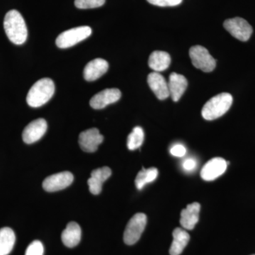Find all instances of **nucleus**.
<instances>
[{
    "label": "nucleus",
    "mask_w": 255,
    "mask_h": 255,
    "mask_svg": "<svg viewBox=\"0 0 255 255\" xmlns=\"http://www.w3.org/2000/svg\"><path fill=\"white\" fill-rule=\"evenodd\" d=\"M151 4L159 6H174L180 4L183 0H147Z\"/></svg>",
    "instance_id": "obj_26"
},
{
    "label": "nucleus",
    "mask_w": 255,
    "mask_h": 255,
    "mask_svg": "<svg viewBox=\"0 0 255 255\" xmlns=\"http://www.w3.org/2000/svg\"></svg>",
    "instance_id": "obj_29"
},
{
    "label": "nucleus",
    "mask_w": 255,
    "mask_h": 255,
    "mask_svg": "<svg viewBox=\"0 0 255 255\" xmlns=\"http://www.w3.org/2000/svg\"><path fill=\"white\" fill-rule=\"evenodd\" d=\"M105 1L106 0H75V5L78 9H93L102 6Z\"/></svg>",
    "instance_id": "obj_24"
},
{
    "label": "nucleus",
    "mask_w": 255,
    "mask_h": 255,
    "mask_svg": "<svg viewBox=\"0 0 255 255\" xmlns=\"http://www.w3.org/2000/svg\"><path fill=\"white\" fill-rule=\"evenodd\" d=\"M144 141V132L141 127H136L132 129L127 139V147L130 150H135L142 145Z\"/></svg>",
    "instance_id": "obj_23"
},
{
    "label": "nucleus",
    "mask_w": 255,
    "mask_h": 255,
    "mask_svg": "<svg viewBox=\"0 0 255 255\" xmlns=\"http://www.w3.org/2000/svg\"><path fill=\"white\" fill-rule=\"evenodd\" d=\"M201 205L197 202L187 205L186 209H183L181 212L180 224L184 229H194L196 223L199 222V212Z\"/></svg>",
    "instance_id": "obj_17"
},
{
    "label": "nucleus",
    "mask_w": 255,
    "mask_h": 255,
    "mask_svg": "<svg viewBox=\"0 0 255 255\" xmlns=\"http://www.w3.org/2000/svg\"><path fill=\"white\" fill-rule=\"evenodd\" d=\"M158 176V170L155 167L150 168H142L137 174L135 184L138 190H141L145 184L154 182Z\"/></svg>",
    "instance_id": "obj_22"
},
{
    "label": "nucleus",
    "mask_w": 255,
    "mask_h": 255,
    "mask_svg": "<svg viewBox=\"0 0 255 255\" xmlns=\"http://www.w3.org/2000/svg\"><path fill=\"white\" fill-rule=\"evenodd\" d=\"M170 64L171 57L167 52L156 50L151 53L149 58V67L156 73L167 70Z\"/></svg>",
    "instance_id": "obj_19"
},
{
    "label": "nucleus",
    "mask_w": 255,
    "mask_h": 255,
    "mask_svg": "<svg viewBox=\"0 0 255 255\" xmlns=\"http://www.w3.org/2000/svg\"><path fill=\"white\" fill-rule=\"evenodd\" d=\"M147 83L158 100H166L169 97L168 82L161 74L156 72L149 74Z\"/></svg>",
    "instance_id": "obj_13"
},
{
    "label": "nucleus",
    "mask_w": 255,
    "mask_h": 255,
    "mask_svg": "<svg viewBox=\"0 0 255 255\" xmlns=\"http://www.w3.org/2000/svg\"><path fill=\"white\" fill-rule=\"evenodd\" d=\"M147 224V216L142 213L134 215L128 223L124 233V241L128 246L135 244L141 237Z\"/></svg>",
    "instance_id": "obj_5"
},
{
    "label": "nucleus",
    "mask_w": 255,
    "mask_h": 255,
    "mask_svg": "<svg viewBox=\"0 0 255 255\" xmlns=\"http://www.w3.org/2000/svg\"><path fill=\"white\" fill-rule=\"evenodd\" d=\"M189 56L194 66L205 73H211L216 68V60L204 47L194 46L189 50Z\"/></svg>",
    "instance_id": "obj_6"
},
{
    "label": "nucleus",
    "mask_w": 255,
    "mask_h": 255,
    "mask_svg": "<svg viewBox=\"0 0 255 255\" xmlns=\"http://www.w3.org/2000/svg\"><path fill=\"white\" fill-rule=\"evenodd\" d=\"M173 241L169 249V254L171 255H179L184 251L187 246L190 236L187 231L180 228H177L174 230Z\"/></svg>",
    "instance_id": "obj_20"
},
{
    "label": "nucleus",
    "mask_w": 255,
    "mask_h": 255,
    "mask_svg": "<svg viewBox=\"0 0 255 255\" xmlns=\"http://www.w3.org/2000/svg\"><path fill=\"white\" fill-rule=\"evenodd\" d=\"M233 96L229 93H221L208 101L202 109L203 118L213 121L224 115L233 105Z\"/></svg>",
    "instance_id": "obj_3"
},
{
    "label": "nucleus",
    "mask_w": 255,
    "mask_h": 255,
    "mask_svg": "<svg viewBox=\"0 0 255 255\" xmlns=\"http://www.w3.org/2000/svg\"><path fill=\"white\" fill-rule=\"evenodd\" d=\"M4 28L9 41L14 44H23L27 39V26L23 16L16 10H11L5 15Z\"/></svg>",
    "instance_id": "obj_1"
},
{
    "label": "nucleus",
    "mask_w": 255,
    "mask_h": 255,
    "mask_svg": "<svg viewBox=\"0 0 255 255\" xmlns=\"http://www.w3.org/2000/svg\"><path fill=\"white\" fill-rule=\"evenodd\" d=\"M112 175V169L108 167H101L92 171L91 177L87 181L89 189L94 195H98L102 190V185Z\"/></svg>",
    "instance_id": "obj_14"
},
{
    "label": "nucleus",
    "mask_w": 255,
    "mask_h": 255,
    "mask_svg": "<svg viewBox=\"0 0 255 255\" xmlns=\"http://www.w3.org/2000/svg\"><path fill=\"white\" fill-rule=\"evenodd\" d=\"M81 236L80 226L77 223L70 222L62 233L61 239L65 246L73 248L80 243Z\"/></svg>",
    "instance_id": "obj_18"
},
{
    "label": "nucleus",
    "mask_w": 255,
    "mask_h": 255,
    "mask_svg": "<svg viewBox=\"0 0 255 255\" xmlns=\"http://www.w3.org/2000/svg\"><path fill=\"white\" fill-rule=\"evenodd\" d=\"M187 86V80L184 75L176 73L170 74L168 82L169 92V96L174 102H177L180 100Z\"/></svg>",
    "instance_id": "obj_16"
},
{
    "label": "nucleus",
    "mask_w": 255,
    "mask_h": 255,
    "mask_svg": "<svg viewBox=\"0 0 255 255\" xmlns=\"http://www.w3.org/2000/svg\"><path fill=\"white\" fill-rule=\"evenodd\" d=\"M73 174L70 172H62L52 174L46 178L43 182V188L48 192H54L69 187L73 182Z\"/></svg>",
    "instance_id": "obj_9"
},
{
    "label": "nucleus",
    "mask_w": 255,
    "mask_h": 255,
    "mask_svg": "<svg viewBox=\"0 0 255 255\" xmlns=\"http://www.w3.org/2000/svg\"><path fill=\"white\" fill-rule=\"evenodd\" d=\"M122 92L119 89H106L94 96L90 102V105L95 110H102L107 106L116 103L120 100Z\"/></svg>",
    "instance_id": "obj_11"
},
{
    "label": "nucleus",
    "mask_w": 255,
    "mask_h": 255,
    "mask_svg": "<svg viewBox=\"0 0 255 255\" xmlns=\"http://www.w3.org/2000/svg\"><path fill=\"white\" fill-rule=\"evenodd\" d=\"M47 122L45 119H38L26 126L22 133L25 143L31 144L38 141L44 135L47 130Z\"/></svg>",
    "instance_id": "obj_12"
},
{
    "label": "nucleus",
    "mask_w": 255,
    "mask_h": 255,
    "mask_svg": "<svg viewBox=\"0 0 255 255\" xmlns=\"http://www.w3.org/2000/svg\"><path fill=\"white\" fill-rule=\"evenodd\" d=\"M228 163L229 162L221 157H214L210 159L201 169V178L207 182L215 180L225 173Z\"/></svg>",
    "instance_id": "obj_8"
},
{
    "label": "nucleus",
    "mask_w": 255,
    "mask_h": 255,
    "mask_svg": "<svg viewBox=\"0 0 255 255\" xmlns=\"http://www.w3.org/2000/svg\"><path fill=\"white\" fill-rule=\"evenodd\" d=\"M55 93V84L50 78H42L37 81L28 92L26 102L33 108L44 105Z\"/></svg>",
    "instance_id": "obj_2"
},
{
    "label": "nucleus",
    "mask_w": 255,
    "mask_h": 255,
    "mask_svg": "<svg viewBox=\"0 0 255 255\" xmlns=\"http://www.w3.org/2000/svg\"><path fill=\"white\" fill-rule=\"evenodd\" d=\"M92 28L90 26H83L71 28L60 33L56 38L57 46L60 48H68L75 46L91 36Z\"/></svg>",
    "instance_id": "obj_4"
},
{
    "label": "nucleus",
    "mask_w": 255,
    "mask_h": 255,
    "mask_svg": "<svg viewBox=\"0 0 255 255\" xmlns=\"http://www.w3.org/2000/svg\"><path fill=\"white\" fill-rule=\"evenodd\" d=\"M223 26L234 38L241 41H248L253 33L251 25L244 18L236 17L226 20Z\"/></svg>",
    "instance_id": "obj_7"
},
{
    "label": "nucleus",
    "mask_w": 255,
    "mask_h": 255,
    "mask_svg": "<svg viewBox=\"0 0 255 255\" xmlns=\"http://www.w3.org/2000/svg\"><path fill=\"white\" fill-rule=\"evenodd\" d=\"M109 69V63L102 58L89 62L84 69V78L88 82L95 81L107 73Z\"/></svg>",
    "instance_id": "obj_15"
},
{
    "label": "nucleus",
    "mask_w": 255,
    "mask_h": 255,
    "mask_svg": "<svg viewBox=\"0 0 255 255\" xmlns=\"http://www.w3.org/2000/svg\"><path fill=\"white\" fill-rule=\"evenodd\" d=\"M183 169L186 171H192L196 168V161L193 158H187L183 162Z\"/></svg>",
    "instance_id": "obj_28"
},
{
    "label": "nucleus",
    "mask_w": 255,
    "mask_h": 255,
    "mask_svg": "<svg viewBox=\"0 0 255 255\" xmlns=\"http://www.w3.org/2000/svg\"><path fill=\"white\" fill-rule=\"evenodd\" d=\"M16 236L12 229L5 227L0 229V255H8L14 248Z\"/></svg>",
    "instance_id": "obj_21"
},
{
    "label": "nucleus",
    "mask_w": 255,
    "mask_h": 255,
    "mask_svg": "<svg viewBox=\"0 0 255 255\" xmlns=\"http://www.w3.org/2000/svg\"><path fill=\"white\" fill-rule=\"evenodd\" d=\"M104 137L97 128H90L82 132L79 135V144L82 150L87 152H94L103 142Z\"/></svg>",
    "instance_id": "obj_10"
},
{
    "label": "nucleus",
    "mask_w": 255,
    "mask_h": 255,
    "mask_svg": "<svg viewBox=\"0 0 255 255\" xmlns=\"http://www.w3.org/2000/svg\"><path fill=\"white\" fill-rule=\"evenodd\" d=\"M170 153L174 157H182L187 153V149L182 144H177L170 149Z\"/></svg>",
    "instance_id": "obj_27"
},
{
    "label": "nucleus",
    "mask_w": 255,
    "mask_h": 255,
    "mask_svg": "<svg viewBox=\"0 0 255 255\" xmlns=\"http://www.w3.org/2000/svg\"><path fill=\"white\" fill-rule=\"evenodd\" d=\"M44 248L41 241H34L28 246L25 255H43Z\"/></svg>",
    "instance_id": "obj_25"
}]
</instances>
